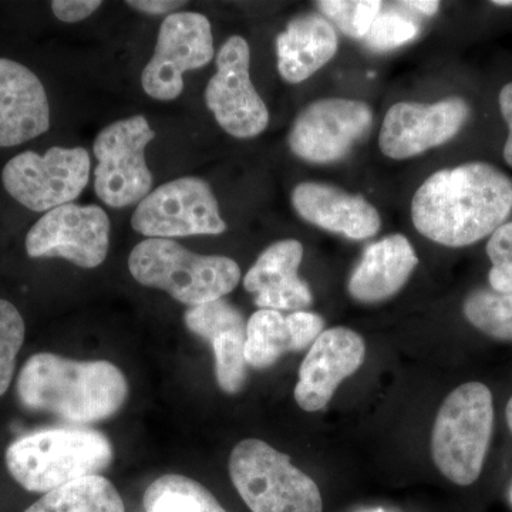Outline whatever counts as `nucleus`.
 <instances>
[{
	"label": "nucleus",
	"mask_w": 512,
	"mask_h": 512,
	"mask_svg": "<svg viewBox=\"0 0 512 512\" xmlns=\"http://www.w3.org/2000/svg\"><path fill=\"white\" fill-rule=\"evenodd\" d=\"M302 258L301 242L285 239L266 248L256 259L245 275L244 288L254 295L259 309L301 312L311 305V288L298 276Z\"/></svg>",
	"instance_id": "17"
},
{
	"label": "nucleus",
	"mask_w": 512,
	"mask_h": 512,
	"mask_svg": "<svg viewBox=\"0 0 512 512\" xmlns=\"http://www.w3.org/2000/svg\"><path fill=\"white\" fill-rule=\"evenodd\" d=\"M510 498H511V503H512V490H511V495H510Z\"/></svg>",
	"instance_id": "36"
},
{
	"label": "nucleus",
	"mask_w": 512,
	"mask_h": 512,
	"mask_svg": "<svg viewBox=\"0 0 512 512\" xmlns=\"http://www.w3.org/2000/svg\"><path fill=\"white\" fill-rule=\"evenodd\" d=\"M25 247L30 258H62L80 268H96L109 254V215L97 205H62L30 228Z\"/></svg>",
	"instance_id": "11"
},
{
	"label": "nucleus",
	"mask_w": 512,
	"mask_h": 512,
	"mask_svg": "<svg viewBox=\"0 0 512 512\" xmlns=\"http://www.w3.org/2000/svg\"><path fill=\"white\" fill-rule=\"evenodd\" d=\"M25 320L16 306L0 299V397L8 392L16 357L25 342Z\"/></svg>",
	"instance_id": "27"
},
{
	"label": "nucleus",
	"mask_w": 512,
	"mask_h": 512,
	"mask_svg": "<svg viewBox=\"0 0 512 512\" xmlns=\"http://www.w3.org/2000/svg\"><path fill=\"white\" fill-rule=\"evenodd\" d=\"M229 476L252 512H323L315 481L265 441H239L229 457Z\"/></svg>",
	"instance_id": "6"
},
{
	"label": "nucleus",
	"mask_w": 512,
	"mask_h": 512,
	"mask_svg": "<svg viewBox=\"0 0 512 512\" xmlns=\"http://www.w3.org/2000/svg\"><path fill=\"white\" fill-rule=\"evenodd\" d=\"M128 269L138 284L161 289L190 308L224 298L241 281L234 259L198 255L171 239L140 242L128 256Z\"/></svg>",
	"instance_id": "4"
},
{
	"label": "nucleus",
	"mask_w": 512,
	"mask_h": 512,
	"mask_svg": "<svg viewBox=\"0 0 512 512\" xmlns=\"http://www.w3.org/2000/svg\"><path fill=\"white\" fill-rule=\"evenodd\" d=\"M338 46L328 19L316 13L298 16L276 39L279 74L291 84L305 82L333 59Z\"/></svg>",
	"instance_id": "20"
},
{
	"label": "nucleus",
	"mask_w": 512,
	"mask_h": 512,
	"mask_svg": "<svg viewBox=\"0 0 512 512\" xmlns=\"http://www.w3.org/2000/svg\"><path fill=\"white\" fill-rule=\"evenodd\" d=\"M291 352H296V343L289 316L268 309L255 312L247 323L245 359L248 366L268 369Z\"/></svg>",
	"instance_id": "22"
},
{
	"label": "nucleus",
	"mask_w": 512,
	"mask_h": 512,
	"mask_svg": "<svg viewBox=\"0 0 512 512\" xmlns=\"http://www.w3.org/2000/svg\"><path fill=\"white\" fill-rule=\"evenodd\" d=\"M90 168L89 153L82 147H52L45 154L25 151L3 167L2 183L13 200L46 214L82 194Z\"/></svg>",
	"instance_id": "8"
},
{
	"label": "nucleus",
	"mask_w": 512,
	"mask_h": 512,
	"mask_svg": "<svg viewBox=\"0 0 512 512\" xmlns=\"http://www.w3.org/2000/svg\"><path fill=\"white\" fill-rule=\"evenodd\" d=\"M101 6L100 0H56L52 10L57 19L64 23H77L89 18Z\"/></svg>",
	"instance_id": "30"
},
{
	"label": "nucleus",
	"mask_w": 512,
	"mask_h": 512,
	"mask_svg": "<svg viewBox=\"0 0 512 512\" xmlns=\"http://www.w3.org/2000/svg\"><path fill=\"white\" fill-rule=\"evenodd\" d=\"M493 5L500 6V8H510L512 0H494Z\"/></svg>",
	"instance_id": "35"
},
{
	"label": "nucleus",
	"mask_w": 512,
	"mask_h": 512,
	"mask_svg": "<svg viewBox=\"0 0 512 512\" xmlns=\"http://www.w3.org/2000/svg\"><path fill=\"white\" fill-rule=\"evenodd\" d=\"M128 6L138 10V12L146 13L151 16H170L174 10L183 8L185 2H173V0H134V2H127Z\"/></svg>",
	"instance_id": "31"
},
{
	"label": "nucleus",
	"mask_w": 512,
	"mask_h": 512,
	"mask_svg": "<svg viewBox=\"0 0 512 512\" xmlns=\"http://www.w3.org/2000/svg\"><path fill=\"white\" fill-rule=\"evenodd\" d=\"M292 204L309 224L356 241L372 238L382 225L379 212L370 202L333 185L299 184L292 192Z\"/></svg>",
	"instance_id": "18"
},
{
	"label": "nucleus",
	"mask_w": 512,
	"mask_h": 512,
	"mask_svg": "<svg viewBox=\"0 0 512 512\" xmlns=\"http://www.w3.org/2000/svg\"><path fill=\"white\" fill-rule=\"evenodd\" d=\"M419 35V26L413 20L397 12L379 13L369 32L365 43L376 52H389L396 47L406 45Z\"/></svg>",
	"instance_id": "28"
},
{
	"label": "nucleus",
	"mask_w": 512,
	"mask_h": 512,
	"mask_svg": "<svg viewBox=\"0 0 512 512\" xmlns=\"http://www.w3.org/2000/svg\"><path fill=\"white\" fill-rule=\"evenodd\" d=\"M131 227L148 238L221 235L227 231L210 184L184 177L161 185L137 205Z\"/></svg>",
	"instance_id": "9"
},
{
	"label": "nucleus",
	"mask_w": 512,
	"mask_h": 512,
	"mask_svg": "<svg viewBox=\"0 0 512 512\" xmlns=\"http://www.w3.org/2000/svg\"><path fill=\"white\" fill-rule=\"evenodd\" d=\"M365 356V340L355 330H323L299 369L295 387L298 406L309 413L325 409L339 384L355 375Z\"/></svg>",
	"instance_id": "15"
},
{
	"label": "nucleus",
	"mask_w": 512,
	"mask_h": 512,
	"mask_svg": "<svg viewBox=\"0 0 512 512\" xmlns=\"http://www.w3.org/2000/svg\"><path fill=\"white\" fill-rule=\"evenodd\" d=\"M215 359V376L222 392L239 393L247 382L248 370L245 359L247 325L222 330L207 340Z\"/></svg>",
	"instance_id": "24"
},
{
	"label": "nucleus",
	"mask_w": 512,
	"mask_h": 512,
	"mask_svg": "<svg viewBox=\"0 0 512 512\" xmlns=\"http://www.w3.org/2000/svg\"><path fill=\"white\" fill-rule=\"evenodd\" d=\"M372 109L350 99H322L299 113L289 133L292 153L313 164L342 160L369 133Z\"/></svg>",
	"instance_id": "13"
},
{
	"label": "nucleus",
	"mask_w": 512,
	"mask_h": 512,
	"mask_svg": "<svg viewBox=\"0 0 512 512\" xmlns=\"http://www.w3.org/2000/svg\"><path fill=\"white\" fill-rule=\"evenodd\" d=\"M511 212L512 180L487 163L458 165L431 175L412 201L417 231L450 248L491 237Z\"/></svg>",
	"instance_id": "1"
},
{
	"label": "nucleus",
	"mask_w": 512,
	"mask_h": 512,
	"mask_svg": "<svg viewBox=\"0 0 512 512\" xmlns=\"http://www.w3.org/2000/svg\"><path fill=\"white\" fill-rule=\"evenodd\" d=\"M214 57V39L207 16L173 13L158 32L156 50L141 74V86L153 99L171 101L184 90V74L207 66Z\"/></svg>",
	"instance_id": "10"
},
{
	"label": "nucleus",
	"mask_w": 512,
	"mask_h": 512,
	"mask_svg": "<svg viewBox=\"0 0 512 512\" xmlns=\"http://www.w3.org/2000/svg\"><path fill=\"white\" fill-rule=\"evenodd\" d=\"M419 264L404 235L394 234L369 245L349 279V293L363 303L386 301L406 285Z\"/></svg>",
	"instance_id": "19"
},
{
	"label": "nucleus",
	"mask_w": 512,
	"mask_h": 512,
	"mask_svg": "<svg viewBox=\"0 0 512 512\" xmlns=\"http://www.w3.org/2000/svg\"><path fill=\"white\" fill-rule=\"evenodd\" d=\"M318 6L340 32L353 39H365L382 10L379 0H322Z\"/></svg>",
	"instance_id": "26"
},
{
	"label": "nucleus",
	"mask_w": 512,
	"mask_h": 512,
	"mask_svg": "<svg viewBox=\"0 0 512 512\" xmlns=\"http://www.w3.org/2000/svg\"><path fill=\"white\" fill-rule=\"evenodd\" d=\"M110 440L97 430L50 429L20 437L6 450L10 476L30 493H49L113 463Z\"/></svg>",
	"instance_id": "3"
},
{
	"label": "nucleus",
	"mask_w": 512,
	"mask_h": 512,
	"mask_svg": "<svg viewBox=\"0 0 512 512\" xmlns=\"http://www.w3.org/2000/svg\"><path fill=\"white\" fill-rule=\"evenodd\" d=\"M500 110L508 126V138L504 146V160L512 167V83L505 84L501 89Z\"/></svg>",
	"instance_id": "32"
},
{
	"label": "nucleus",
	"mask_w": 512,
	"mask_h": 512,
	"mask_svg": "<svg viewBox=\"0 0 512 512\" xmlns=\"http://www.w3.org/2000/svg\"><path fill=\"white\" fill-rule=\"evenodd\" d=\"M20 403L73 424L109 419L126 403L128 383L106 360L77 362L53 353L30 357L18 377Z\"/></svg>",
	"instance_id": "2"
},
{
	"label": "nucleus",
	"mask_w": 512,
	"mask_h": 512,
	"mask_svg": "<svg viewBox=\"0 0 512 512\" xmlns=\"http://www.w3.org/2000/svg\"><path fill=\"white\" fill-rule=\"evenodd\" d=\"M505 419H507L508 429H510L512 433V396L511 399L508 400L507 409H505Z\"/></svg>",
	"instance_id": "34"
},
{
	"label": "nucleus",
	"mask_w": 512,
	"mask_h": 512,
	"mask_svg": "<svg viewBox=\"0 0 512 512\" xmlns=\"http://www.w3.org/2000/svg\"><path fill=\"white\" fill-rule=\"evenodd\" d=\"M251 50L241 36L229 37L217 55V73L205 89V103L228 134L254 138L269 123L268 107L252 84Z\"/></svg>",
	"instance_id": "12"
},
{
	"label": "nucleus",
	"mask_w": 512,
	"mask_h": 512,
	"mask_svg": "<svg viewBox=\"0 0 512 512\" xmlns=\"http://www.w3.org/2000/svg\"><path fill=\"white\" fill-rule=\"evenodd\" d=\"M146 512H228L200 483L180 474H167L144 494Z\"/></svg>",
	"instance_id": "23"
},
{
	"label": "nucleus",
	"mask_w": 512,
	"mask_h": 512,
	"mask_svg": "<svg viewBox=\"0 0 512 512\" xmlns=\"http://www.w3.org/2000/svg\"><path fill=\"white\" fill-rule=\"evenodd\" d=\"M400 5L419 10L423 15L427 16L436 15L440 8V2H436V0H409V2H400Z\"/></svg>",
	"instance_id": "33"
},
{
	"label": "nucleus",
	"mask_w": 512,
	"mask_h": 512,
	"mask_svg": "<svg viewBox=\"0 0 512 512\" xmlns=\"http://www.w3.org/2000/svg\"><path fill=\"white\" fill-rule=\"evenodd\" d=\"M468 116L470 107L460 97L434 104H394L387 111L380 130V150L393 160L419 156L456 137Z\"/></svg>",
	"instance_id": "14"
},
{
	"label": "nucleus",
	"mask_w": 512,
	"mask_h": 512,
	"mask_svg": "<svg viewBox=\"0 0 512 512\" xmlns=\"http://www.w3.org/2000/svg\"><path fill=\"white\" fill-rule=\"evenodd\" d=\"M50 104L45 86L25 64L0 59V147H15L45 134Z\"/></svg>",
	"instance_id": "16"
},
{
	"label": "nucleus",
	"mask_w": 512,
	"mask_h": 512,
	"mask_svg": "<svg viewBox=\"0 0 512 512\" xmlns=\"http://www.w3.org/2000/svg\"><path fill=\"white\" fill-rule=\"evenodd\" d=\"M156 138L146 117L133 116L103 128L93 144L97 167L94 191L111 208L140 204L150 194L153 175L146 148Z\"/></svg>",
	"instance_id": "7"
},
{
	"label": "nucleus",
	"mask_w": 512,
	"mask_h": 512,
	"mask_svg": "<svg viewBox=\"0 0 512 512\" xmlns=\"http://www.w3.org/2000/svg\"><path fill=\"white\" fill-rule=\"evenodd\" d=\"M491 269L488 274L493 291L512 293V220L495 229L487 244Z\"/></svg>",
	"instance_id": "29"
},
{
	"label": "nucleus",
	"mask_w": 512,
	"mask_h": 512,
	"mask_svg": "<svg viewBox=\"0 0 512 512\" xmlns=\"http://www.w3.org/2000/svg\"><path fill=\"white\" fill-rule=\"evenodd\" d=\"M464 316L474 328L501 342H512V293L478 289L467 296Z\"/></svg>",
	"instance_id": "25"
},
{
	"label": "nucleus",
	"mask_w": 512,
	"mask_h": 512,
	"mask_svg": "<svg viewBox=\"0 0 512 512\" xmlns=\"http://www.w3.org/2000/svg\"><path fill=\"white\" fill-rule=\"evenodd\" d=\"M493 430V393L485 384L464 383L448 394L431 433V456L440 473L461 487L476 483Z\"/></svg>",
	"instance_id": "5"
},
{
	"label": "nucleus",
	"mask_w": 512,
	"mask_h": 512,
	"mask_svg": "<svg viewBox=\"0 0 512 512\" xmlns=\"http://www.w3.org/2000/svg\"><path fill=\"white\" fill-rule=\"evenodd\" d=\"M25 512H126V507L113 483L97 474L49 491Z\"/></svg>",
	"instance_id": "21"
}]
</instances>
